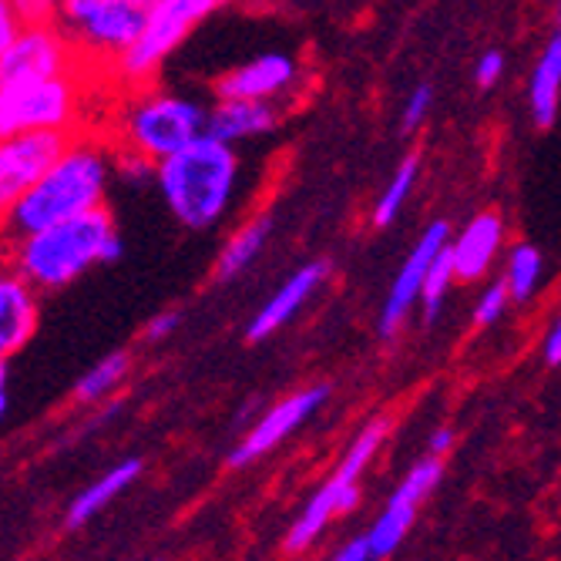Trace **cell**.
<instances>
[{
	"mask_svg": "<svg viewBox=\"0 0 561 561\" xmlns=\"http://www.w3.org/2000/svg\"><path fill=\"white\" fill-rule=\"evenodd\" d=\"M115 159L94 138H75L41 182L21 192L11 206H4V236L18 239L55 222L75 219L81 213L101 209L108 195Z\"/></svg>",
	"mask_w": 561,
	"mask_h": 561,
	"instance_id": "cell-1",
	"label": "cell"
},
{
	"mask_svg": "<svg viewBox=\"0 0 561 561\" xmlns=\"http://www.w3.org/2000/svg\"><path fill=\"white\" fill-rule=\"evenodd\" d=\"M239 169L242 162L236 145L206 131L175 156L162 159L156 169V182L182 229L209 232L232 209Z\"/></svg>",
	"mask_w": 561,
	"mask_h": 561,
	"instance_id": "cell-2",
	"label": "cell"
},
{
	"mask_svg": "<svg viewBox=\"0 0 561 561\" xmlns=\"http://www.w3.org/2000/svg\"><path fill=\"white\" fill-rule=\"evenodd\" d=\"M115 219L101 206L47 229L8 239V266L41 293H55L81 279L91 266H105V249L115 236Z\"/></svg>",
	"mask_w": 561,
	"mask_h": 561,
	"instance_id": "cell-3",
	"label": "cell"
},
{
	"mask_svg": "<svg viewBox=\"0 0 561 561\" xmlns=\"http://www.w3.org/2000/svg\"><path fill=\"white\" fill-rule=\"evenodd\" d=\"M118 125L125 148L141 151L151 162H162L209 131V108L195 98L145 84L135 88V98L125 105Z\"/></svg>",
	"mask_w": 561,
	"mask_h": 561,
	"instance_id": "cell-4",
	"label": "cell"
},
{
	"mask_svg": "<svg viewBox=\"0 0 561 561\" xmlns=\"http://www.w3.org/2000/svg\"><path fill=\"white\" fill-rule=\"evenodd\" d=\"M387 434H390V421L377 417V421H370L360 434L353 437V444L346 447L343 461L336 465L330 481L310 501H306L299 518L289 525V531L283 538V551L286 554H299L310 545H317V538L327 531V525L336 515H346V512H353L356 504H360V474L377 457V450L383 447Z\"/></svg>",
	"mask_w": 561,
	"mask_h": 561,
	"instance_id": "cell-5",
	"label": "cell"
},
{
	"mask_svg": "<svg viewBox=\"0 0 561 561\" xmlns=\"http://www.w3.org/2000/svg\"><path fill=\"white\" fill-rule=\"evenodd\" d=\"M222 4L226 0H148L145 31L131 44L128 55L118 58V78L131 88H145L175 55V47Z\"/></svg>",
	"mask_w": 561,
	"mask_h": 561,
	"instance_id": "cell-6",
	"label": "cell"
},
{
	"mask_svg": "<svg viewBox=\"0 0 561 561\" xmlns=\"http://www.w3.org/2000/svg\"><path fill=\"white\" fill-rule=\"evenodd\" d=\"M145 0H65L58 27L91 61L118 65L145 31Z\"/></svg>",
	"mask_w": 561,
	"mask_h": 561,
	"instance_id": "cell-7",
	"label": "cell"
},
{
	"mask_svg": "<svg viewBox=\"0 0 561 561\" xmlns=\"http://www.w3.org/2000/svg\"><path fill=\"white\" fill-rule=\"evenodd\" d=\"M78 122V84L71 71L41 78H0V135L31 128L75 131Z\"/></svg>",
	"mask_w": 561,
	"mask_h": 561,
	"instance_id": "cell-8",
	"label": "cell"
},
{
	"mask_svg": "<svg viewBox=\"0 0 561 561\" xmlns=\"http://www.w3.org/2000/svg\"><path fill=\"white\" fill-rule=\"evenodd\" d=\"M71 141L75 131L61 128H31L8 135L4 145H0V206H11L21 192L41 182L58 165Z\"/></svg>",
	"mask_w": 561,
	"mask_h": 561,
	"instance_id": "cell-9",
	"label": "cell"
},
{
	"mask_svg": "<svg viewBox=\"0 0 561 561\" xmlns=\"http://www.w3.org/2000/svg\"><path fill=\"white\" fill-rule=\"evenodd\" d=\"M327 400H330V387L327 383H313V387H302V390L283 397L279 403H273L270 411L256 424H252L239 437V444L229 450V468H245L252 461H260L263 454H270L289 434H296L306 421H310L320 411Z\"/></svg>",
	"mask_w": 561,
	"mask_h": 561,
	"instance_id": "cell-10",
	"label": "cell"
},
{
	"mask_svg": "<svg viewBox=\"0 0 561 561\" xmlns=\"http://www.w3.org/2000/svg\"><path fill=\"white\" fill-rule=\"evenodd\" d=\"M444 457H424V461H417L411 471H407V478L400 481V488L390 494L387 507L380 512V518L374 522V528L367 531L370 535V545H374V558H387L393 554L407 531H411L414 518H417V504L437 488L440 474H444Z\"/></svg>",
	"mask_w": 561,
	"mask_h": 561,
	"instance_id": "cell-11",
	"label": "cell"
},
{
	"mask_svg": "<svg viewBox=\"0 0 561 561\" xmlns=\"http://www.w3.org/2000/svg\"><path fill=\"white\" fill-rule=\"evenodd\" d=\"M444 245H450V226L447 222H431L424 229V236L417 239V245L411 249V256L403 260V266L393 276V283H390L387 302H383V310H380V336L383 340H390L403 327L407 313H411L414 306H417V299L424 293L427 270H431V263L437 260V252Z\"/></svg>",
	"mask_w": 561,
	"mask_h": 561,
	"instance_id": "cell-12",
	"label": "cell"
},
{
	"mask_svg": "<svg viewBox=\"0 0 561 561\" xmlns=\"http://www.w3.org/2000/svg\"><path fill=\"white\" fill-rule=\"evenodd\" d=\"M75 44L65 37L58 24L21 27L14 44L0 50V78H41L71 71Z\"/></svg>",
	"mask_w": 561,
	"mask_h": 561,
	"instance_id": "cell-13",
	"label": "cell"
},
{
	"mask_svg": "<svg viewBox=\"0 0 561 561\" xmlns=\"http://www.w3.org/2000/svg\"><path fill=\"white\" fill-rule=\"evenodd\" d=\"M299 84V61L286 50H266L216 81V98L279 101Z\"/></svg>",
	"mask_w": 561,
	"mask_h": 561,
	"instance_id": "cell-14",
	"label": "cell"
},
{
	"mask_svg": "<svg viewBox=\"0 0 561 561\" xmlns=\"http://www.w3.org/2000/svg\"><path fill=\"white\" fill-rule=\"evenodd\" d=\"M327 276H330V263H327V260H313V263L299 266V270L270 296V302H263V310H260L256 317H252L245 336H249L252 343H260V340L273 336L276 330H283V327L302 310L306 299H310V296L320 289V283H323Z\"/></svg>",
	"mask_w": 561,
	"mask_h": 561,
	"instance_id": "cell-15",
	"label": "cell"
},
{
	"mask_svg": "<svg viewBox=\"0 0 561 561\" xmlns=\"http://www.w3.org/2000/svg\"><path fill=\"white\" fill-rule=\"evenodd\" d=\"M501 242H504V222L494 213L474 216L461 232L450 239V256H454L457 279L474 283L481 276H488V270L497 260Z\"/></svg>",
	"mask_w": 561,
	"mask_h": 561,
	"instance_id": "cell-16",
	"label": "cell"
},
{
	"mask_svg": "<svg viewBox=\"0 0 561 561\" xmlns=\"http://www.w3.org/2000/svg\"><path fill=\"white\" fill-rule=\"evenodd\" d=\"M37 286L14 270L0 279V353L14 356L37 330Z\"/></svg>",
	"mask_w": 561,
	"mask_h": 561,
	"instance_id": "cell-17",
	"label": "cell"
},
{
	"mask_svg": "<svg viewBox=\"0 0 561 561\" xmlns=\"http://www.w3.org/2000/svg\"><path fill=\"white\" fill-rule=\"evenodd\" d=\"M279 108L276 101H249V98H219V105L209 108V135L242 145L263 138L276 128Z\"/></svg>",
	"mask_w": 561,
	"mask_h": 561,
	"instance_id": "cell-18",
	"label": "cell"
},
{
	"mask_svg": "<svg viewBox=\"0 0 561 561\" xmlns=\"http://www.w3.org/2000/svg\"><path fill=\"white\" fill-rule=\"evenodd\" d=\"M141 457H125L122 465H115L112 471H105L101 478H94L84 491L75 494V501L68 504V512H65V528L68 531H78L84 528L94 515H101L105 507L122 494L128 491L138 478H141Z\"/></svg>",
	"mask_w": 561,
	"mask_h": 561,
	"instance_id": "cell-19",
	"label": "cell"
},
{
	"mask_svg": "<svg viewBox=\"0 0 561 561\" xmlns=\"http://www.w3.org/2000/svg\"><path fill=\"white\" fill-rule=\"evenodd\" d=\"M558 105H561V27L548 37L528 81V108L535 125L541 128L554 125Z\"/></svg>",
	"mask_w": 561,
	"mask_h": 561,
	"instance_id": "cell-20",
	"label": "cell"
},
{
	"mask_svg": "<svg viewBox=\"0 0 561 561\" xmlns=\"http://www.w3.org/2000/svg\"><path fill=\"white\" fill-rule=\"evenodd\" d=\"M273 239V216H252L249 222H242L222 245L219 260H216V279L229 283L236 276H242L252 263L263 256V249Z\"/></svg>",
	"mask_w": 561,
	"mask_h": 561,
	"instance_id": "cell-21",
	"label": "cell"
},
{
	"mask_svg": "<svg viewBox=\"0 0 561 561\" xmlns=\"http://www.w3.org/2000/svg\"><path fill=\"white\" fill-rule=\"evenodd\" d=\"M128 370H131V356H128V350H115V353H108L105 360L94 364V367H91V370L75 383V390H71L75 403L91 407V403L108 400V397L125 383Z\"/></svg>",
	"mask_w": 561,
	"mask_h": 561,
	"instance_id": "cell-22",
	"label": "cell"
},
{
	"mask_svg": "<svg viewBox=\"0 0 561 561\" xmlns=\"http://www.w3.org/2000/svg\"><path fill=\"white\" fill-rule=\"evenodd\" d=\"M417 172H421V159H417V156H407V159H403V162L397 165L393 179L387 182V188L380 192L377 206H374V226L387 229V226H390V222H393V219L400 216V209H403L407 195L414 192Z\"/></svg>",
	"mask_w": 561,
	"mask_h": 561,
	"instance_id": "cell-23",
	"label": "cell"
},
{
	"mask_svg": "<svg viewBox=\"0 0 561 561\" xmlns=\"http://www.w3.org/2000/svg\"><path fill=\"white\" fill-rule=\"evenodd\" d=\"M541 273H545V263H541V252L528 242L515 245L512 256H507V289H512V299L515 302H525L538 293V283H541Z\"/></svg>",
	"mask_w": 561,
	"mask_h": 561,
	"instance_id": "cell-24",
	"label": "cell"
},
{
	"mask_svg": "<svg viewBox=\"0 0 561 561\" xmlns=\"http://www.w3.org/2000/svg\"><path fill=\"white\" fill-rule=\"evenodd\" d=\"M454 279H457L454 256H450V245H444V249L437 252V260L431 263V270H427L424 293H421V296H424V320H427V323H434V320L440 317V306H444V299H447Z\"/></svg>",
	"mask_w": 561,
	"mask_h": 561,
	"instance_id": "cell-25",
	"label": "cell"
},
{
	"mask_svg": "<svg viewBox=\"0 0 561 561\" xmlns=\"http://www.w3.org/2000/svg\"><path fill=\"white\" fill-rule=\"evenodd\" d=\"M507 302H515L512 299V289H507V283H491L481 296H478V306H474V327H494L504 310H507Z\"/></svg>",
	"mask_w": 561,
	"mask_h": 561,
	"instance_id": "cell-26",
	"label": "cell"
},
{
	"mask_svg": "<svg viewBox=\"0 0 561 561\" xmlns=\"http://www.w3.org/2000/svg\"><path fill=\"white\" fill-rule=\"evenodd\" d=\"M8 4L14 8V14L24 27H44V24L61 21L65 0H8Z\"/></svg>",
	"mask_w": 561,
	"mask_h": 561,
	"instance_id": "cell-27",
	"label": "cell"
},
{
	"mask_svg": "<svg viewBox=\"0 0 561 561\" xmlns=\"http://www.w3.org/2000/svg\"><path fill=\"white\" fill-rule=\"evenodd\" d=\"M431 105H434V88L431 84H417L411 91V98H407V105H403V131H417L427 115H431Z\"/></svg>",
	"mask_w": 561,
	"mask_h": 561,
	"instance_id": "cell-28",
	"label": "cell"
},
{
	"mask_svg": "<svg viewBox=\"0 0 561 561\" xmlns=\"http://www.w3.org/2000/svg\"><path fill=\"white\" fill-rule=\"evenodd\" d=\"M504 75V55L501 50H484V55L478 58L474 65V81L478 88H494Z\"/></svg>",
	"mask_w": 561,
	"mask_h": 561,
	"instance_id": "cell-29",
	"label": "cell"
},
{
	"mask_svg": "<svg viewBox=\"0 0 561 561\" xmlns=\"http://www.w3.org/2000/svg\"><path fill=\"white\" fill-rule=\"evenodd\" d=\"M179 323H182V317L175 313V310H162V313H156L148 323H145V343H159V340H169L175 330H179Z\"/></svg>",
	"mask_w": 561,
	"mask_h": 561,
	"instance_id": "cell-30",
	"label": "cell"
},
{
	"mask_svg": "<svg viewBox=\"0 0 561 561\" xmlns=\"http://www.w3.org/2000/svg\"><path fill=\"white\" fill-rule=\"evenodd\" d=\"M333 558H336V561H370V558H374L370 535H356V538H350L343 548H336Z\"/></svg>",
	"mask_w": 561,
	"mask_h": 561,
	"instance_id": "cell-31",
	"label": "cell"
},
{
	"mask_svg": "<svg viewBox=\"0 0 561 561\" xmlns=\"http://www.w3.org/2000/svg\"><path fill=\"white\" fill-rule=\"evenodd\" d=\"M21 21L14 14V8L8 4V0H0V50H4L8 44H14V37L21 34Z\"/></svg>",
	"mask_w": 561,
	"mask_h": 561,
	"instance_id": "cell-32",
	"label": "cell"
},
{
	"mask_svg": "<svg viewBox=\"0 0 561 561\" xmlns=\"http://www.w3.org/2000/svg\"><path fill=\"white\" fill-rule=\"evenodd\" d=\"M545 360H548L551 367L561 364V313L551 320V330H548V336H545Z\"/></svg>",
	"mask_w": 561,
	"mask_h": 561,
	"instance_id": "cell-33",
	"label": "cell"
},
{
	"mask_svg": "<svg viewBox=\"0 0 561 561\" xmlns=\"http://www.w3.org/2000/svg\"><path fill=\"white\" fill-rule=\"evenodd\" d=\"M450 447H454V431L450 427H437L434 437H431V454L444 457V454H450Z\"/></svg>",
	"mask_w": 561,
	"mask_h": 561,
	"instance_id": "cell-34",
	"label": "cell"
},
{
	"mask_svg": "<svg viewBox=\"0 0 561 561\" xmlns=\"http://www.w3.org/2000/svg\"><path fill=\"white\" fill-rule=\"evenodd\" d=\"M554 21H558V27H561V0H554Z\"/></svg>",
	"mask_w": 561,
	"mask_h": 561,
	"instance_id": "cell-35",
	"label": "cell"
},
{
	"mask_svg": "<svg viewBox=\"0 0 561 561\" xmlns=\"http://www.w3.org/2000/svg\"><path fill=\"white\" fill-rule=\"evenodd\" d=\"M145 4H148V0H145Z\"/></svg>",
	"mask_w": 561,
	"mask_h": 561,
	"instance_id": "cell-36",
	"label": "cell"
}]
</instances>
